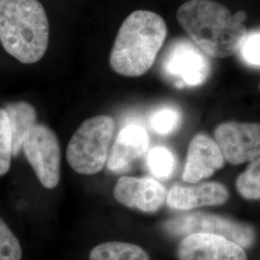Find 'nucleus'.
<instances>
[{
	"label": "nucleus",
	"instance_id": "nucleus-1",
	"mask_svg": "<svg viewBox=\"0 0 260 260\" xmlns=\"http://www.w3.org/2000/svg\"><path fill=\"white\" fill-rule=\"evenodd\" d=\"M177 18L205 55L221 59L237 53L248 30L244 25L247 15H234L224 5L213 0H189L177 10Z\"/></svg>",
	"mask_w": 260,
	"mask_h": 260
},
{
	"label": "nucleus",
	"instance_id": "nucleus-2",
	"mask_svg": "<svg viewBox=\"0 0 260 260\" xmlns=\"http://www.w3.org/2000/svg\"><path fill=\"white\" fill-rule=\"evenodd\" d=\"M167 37V25L156 13L139 10L122 22L110 54L119 75L138 77L149 72Z\"/></svg>",
	"mask_w": 260,
	"mask_h": 260
},
{
	"label": "nucleus",
	"instance_id": "nucleus-3",
	"mask_svg": "<svg viewBox=\"0 0 260 260\" xmlns=\"http://www.w3.org/2000/svg\"><path fill=\"white\" fill-rule=\"evenodd\" d=\"M49 22L39 0H0V43L23 64H34L47 52Z\"/></svg>",
	"mask_w": 260,
	"mask_h": 260
},
{
	"label": "nucleus",
	"instance_id": "nucleus-4",
	"mask_svg": "<svg viewBox=\"0 0 260 260\" xmlns=\"http://www.w3.org/2000/svg\"><path fill=\"white\" fill-rule=\"evenodd\" d=\"M116 123L111 117L100 115L83 121L70 140L66 157L80 175L100 173L107 162Z\"/></svg>",
	"mask_w": 260,
	"mask_h": 260
},
{
	"label": "nucleus",
	"instance_id": "nucleus-5",
	"mask_svg": "<svg viewBox=\"0 0 260 260\" xmlns=\"http://www.w3.org/2000/svg\"><path fill=\"white\" fill-rule=\"evenodd\" d=\"M22 149L41 184L54 189L61 177V149L53 130L36 123L29 130Z\"/></svg>",
	"mask_w": 260,
	"mask_h": 260
},
{
	"label": "nucleus",
	"instance_id": "nucleus-6",
	"mask_svg": "<svg viewBox=\"0 0 260 260\" xmlns=\"http://www.w3.org/2000/svg\"><path fill=\"white\" fill-rule=\"evenodd\" d=\"M166 232L176 236L193 233H211L235 242L242 248H250L255 240L251 225L208 213H193L171 219L164 223Z\"/></svg>",
	"mask_w": 260,
	"mask_h": 260
},
{
	"label": "nucleus",
	"instance_id": "nucleus-7",
	"mask_svg": "<svg viewBox=\"0 0 260 260\" xmlns=\"http://www.w3.org/2000/svg\"><path fill=\"white\" fill-rule=\"evenodd\" d=\"M163 70L179 87H194L204 83L208 77L210 63L192 42L178 40L169 48Z\"/></svg>",
	"mask_w": 260,
	"mask_h": 260
},
{
	"label": "nucleus",
	"instance_id": "nucleus-8",
	"mask_svg": "<svg viewBox=\"0 0 260 260\" xmlns=\"http://www.w3.org/2000/svg\"><path fill=\"white\" fill-rule=\"evenodd\" d=\"M215 142L224 160L239 165L259 157L260 126L254 122L226 121L215 129Z\"/></svg>",
	"mask_w": 260,
	"mask_h": 260
},
{
	"label": "nucleus",
	"instance_id": "nucleus-9",
	"mask_svg": "<svg viewBox=\"0 0 260 260\" xmlns=\"http://www.w3.org/2000/svg\"><path fill=\"white\" fill-rule=\"evenodd\" d=\"M179 260H248L245 250L223 236L211 233H193L178 245Z\"/></svg>",
	"mask_w": 260,
	"mask_h": 260
},
{
	"label": "nucleus",
	"instance_id": "nucleus-10",
	"mask_svg": "<svg viewBox=\"0 0 260 260\" xmlns=\"http://www.w3.org/2000/svg\"><path fill=\"white\" fill-rule=\"evenodd\" d=\"M114 196L121 205L153 213L166 203L167 192L164 186L153 178L122 177L116 183Z\"/></svg>",
	"mask_w": 260,
	"mask_h": 260
},
{
	"label": "nucleus",
	"instance_id": "nucleus-11",
	"mask_svg": "<svg viewBox=\"0 0 260 260\" xmlns=\"http://www.w3.org/2000/svg\"><path fill=\"white\" fill-rule=\"evenodd\" d=\"M224 165V158L214 140L204 134H198L189 145L183 180L198 183L211 177Z\"/></svg>",
	"mask_w": 260,
	"mask_h": 260
},
{
	"label": "nucleus",
	"instance_id": "nucleus-12",
	"mask_svg": "<svg viewBox=\"0 0 260 260\" xmlns=\"http://www.w3.org/2000/svg\"><path fill=\"white\" fill-rule=\"evenodd\" d=\"M229 200L225 186L218 182H205L199 185H175L167 194L166 203L177 210H191L198 207L221 205Z\"/></svg>",
	"mask_w": 260,
	"mask_h": 260
},
{
	"label": "nucleus",
	"instance_id": "nucleus-13",
	"mask_svg": "<svg viewBox=\"0 0 260 260\" xmlns=\"http://www.w3.org/2000/svg\"><path fill=\"white\" fill-rule=\"evenodd\" d=\"M149 135L138 124H129L120 131L109 152L107 165L115 173L123 172L138 158L142 157L149 148Z\"/></svg>",
	"mask_w": 260,
	"mask_h": 260
},
{
	"label": "nucleus",
	"instance_id": "nucleus-14",
	"mask_svg": "<svg viewBox=\"0 0 260 260\" xmlns=\"http://www.w3.org/2000/svg\"><path fill=\"white\" fill-rule=\"evenodd\" d=\"M4 110L9 118L12 134L13 155H19L26 135L37 122V112L33 105L26 102L9 103Z\"/></svg>",
	"mask_w": 260,
	"mask_h": 260
},
{
	"label": "nucleus",
	"instance_id": "nucleus-15",
	"mask_svg": "<svg viewBox=\"0 0 260 260\" xmlns=\"http://www.w3.org/2000/svg\"><path fill=\"white\" fill-rule=\"evenodd\" d=\"M90 260H149V254L137 245L125 242L112 241L94 247Z\"/></svg>",
	"mask_w": 260,
	"mask_h": 260
},
{
	"label": "nucleus",
	"instance_id": "nucleus-16",
	"mask_svg": "<svg viewBox=\"0 0 260 260\" xmlns=\"http://www.w3.org/2000/svg\"><path fill=\"white\" fill-rule=\"evenodd\" d=\"M149 172L159 178L170 177L176 166V159L173 152L164 147H155L150 149L147 158Z\"/></svg>",
	"mask_w": 260,
	"mask_h": 260
},
{
	"label": "nucleus",
	"instance_id": "nucleus-17",
	"mask_svg": "<svg viewBox=\"0 0 260 260\" xmlns=\"http://www.w3.org/2000/svg\"><path fill=\"white\" fill-rule=\"evenodd\" d=\"M251 162L250 166L238 177L236 187L242 197L247 200L256 201L260 198L259 157Z\"/></svg>",
	"mask_w": 260,
	"mask_h": 260
},
{
	"label": "nucleus",
	"instance_id": "nucleus-18",
	"mask_svg": "<svg viewBox=\"0 0 260 260\" xmlns=\"http://www.w3.org/2000/svg\"><path fill=\"white\" fill-rule=\"evenodd\" d=\"M181 121L179 111L173 107H163L154 112L149 118L151 129L160 135H169L178 128Z\"/></svg>",
	"mask_w": 260,
	"mask_h": 260
},
{
	"label": "nucleus",
	"instance_id": "nucleus-19",
	"mask_svg": "<svg viewBox=\"0 0 260 260\" xmlns=\"http://www.w3.org/2000/svg\"><path fill=\"white\" fill-rule=\"evenodd\" d=\"M12 156V134L9 118L4 108H0V177L9 172Z\"/></svg>",
	"mask_w": 260,
	"mask_h": 260
},
{
	"label": "nucleus",
	"instance_id": "nucleus-20",
	"mask_svg": "<svg viewBox=\"0 0 260 260\" xmlns=\"http://www.w3.org/2000/svg\"><path fill=\"white\" fill-rule=\"evenodd\" d=\"M22 249L18 237L0 217V260H21Z\"/></svg>",
	"mask_w": 260,
	"mask_h": 260
},
{
	"label": "nucleus",
	"instance_id": "nucleus-21",
	"mask_svg": "<svg viewBox=\"0 0 260 260\" xmlns=\"http://www.w3.org/2000/svg\"><path fill=\"white\" fill-rule=\"evenodd\" d=\"M260 32L259 30H253L248 32L243 39L237 53L244 62L252 67H259Z\"/></svg>",
	"mask_w": 260,
	"mask_h": 260
}]
</instances>
